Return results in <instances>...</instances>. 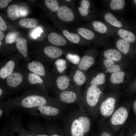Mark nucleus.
<instances>
[{
    "label": "nucleus",
    "mask_w": 136,
    "mask_h": 136,
    "mask_svg": "<svg viewBox=\"0 0 136 136\" xmlns=\"http://www.w3.org/2000/svg\"><path fill=\"white\" fill-rule=\"evenodd\" d=\"M78 34L84 39L91 40L93 39L95 37L94 33L90 30L84 27H80L77 30Z\"/></svg>",
    "instance_id": "25"
},
{
    "label": "nucleus",
    "mask_w": 136,
    "mask_h": 136,
    "mask_svg": "<svg viewBox=\"0 0 136 136\" xmlns=\"http://www.w3.org/2000/svg\"><path fill=\"white\" fill-rule=\"evenodd\" d=\"M125 75V73L123 71L113 73L111 76L110 81L114 84L122 83L124 81Z\"/></svg>",
    "instance_id": "30"
},
{
    "label": "nucleus",
    "mask_w": 136,
    "mask_h": 136,
    "mask_svg": "<svg viewBox=\"0 0 136 136\" xmlns=\"http://www.w3.org/2000/svg\"><path fill=\"white\" fill-rule=\"evenodd\" d=\"M90 5L89 1L87 0H82L80 2L78 9L79 13L82 16H85L88 14Z\"/></svg>",
    "instance_id": "31"
},
{
    "label": "nucleus",
    "mask_w": 136,
    "mask_h": 136,
    "mask_svg": "<svg viewBox=\"0 0 136 136\" xmlns=\"http://www.w3.org/2000/svg\"><path fill=\"white\" fill-rule=\"evenodd\" d=\"M56 98L63 104H78L82 102V93L80 87L73 84L68 89L57 93Z\"/></svg>",
    "instance_id": "3"
},
{
    "label": "nucleus",
    "mask_w": 136,
    "mask_h": 136,
    "mask_svg": "<svg viewBox=\"0 0 136 136\" xmlns=\"http://www.w3.org/2000/svg\"><path fill=\"white\" fill-rule=\"evenodd\" d=\"M102 93L98 86H86L82 95V102L84 106L93 107L97 104Z\"/></svg>",
    "instance_id": "7"
},
{
    "label": "nucleus",
    "mask_w": 136,
    "mask_h": 136,
    "mask_svg": "<svg viewBox=\"0 0 136 136\" xmlns=\"http://www.w3.org/2000/svg\"><path fill=\"white\" fill-rule=\"evenodd\" d=\"M48 41L53 45L58 47L66 46L67 42L65 39L62 36L55 32H52L48 37Z\"/></svg>",
    "instance_id": "16"
},
{
    "label": "nucleus",
    "mask_w": 136,
    "mask_h": 136,
    "mask_svg": "<svg viewBox=\"0 0 136 136\" xmlns=\"http://www.w3.org/2000/svg\"><path fill=\"white\" fill-rule=\"evenodd\" d=\"M42 32V31L41 28L38 27L31 34L33 38L36 39L40 36L41 33Z\"/></svg>",
    "instance_id": "39"
},
{
    "label": "nucleus",
    "mask_w": 136,
    "mask_h": 136,
    "mask_svg": "<svg viewBox=\"0 0 136 136\" xmlns=\"http://www.w3.org/2000/svg\"><path fill=\"white\" fill-rule=\"evenodd\" d=\"M105 20L112 25L118 27H121L122 26L121 23L111 13L108 12L104 16Z\"/></svg>",
    "instance_id": "28"
},
{
    "label": "nucleus",
    "mask_w": 136,
    "mask_h": 136,
    "mask_svg": "<svg viewBox=\"0 0 136 136\" xmlns=\"http://www.w3.org/2000/svg\"><path fill=\"white\" fill-rule=\"evenodd\" d=\"M1 44H2V43H1V41H0V46H1Z\"/></svg>",
    "instance_id": "47"
},
{
    "label": "nucleus",
    "mask_w": 136,
    "mask_h": 136,
    "mask_svg": "<svg viewBox=\"0 0 136 136\" xmlns=\"http://www.w3.org/2000/svg\"><path fill=\"white\" fill-rule=\"evenodd\" d=\"M108 72L110 73H114L120 71V67L118 65L114 64L111 60L106 59L103 62Z\"/></svg>",
    "instance_id": "24"
},
{
    "label": "nucleus",
    "mask_w": 136,
    "mask_h": 136,
    "mask_svg": "<svg viewBox=\"0 0 136 136\" xmlns=\"http://www.w3.org/2000/svg\"><path fill=\"white\" fill-rule=\"evenodd\" d=\"M66 59L74 65H77L79 63L81 58L78 55L71 53H65Z\"/></svg>",
    "instance_id": "32"
},
{
    "label": "nucleus",
    "mask_w": 136,
    "mask_h": 136,
    "mask_svg": "<svg viewBox=\"0 0 136 136\" xmlns=\"http://www.w3.org/2000/svg\"><path fill=\"white\" fill-rule=\"evenodd\" d=\"M19 61L13 59H10L1 67L0 78L1 80H4L11 74L17 68Z\"/></svg>",
    "instance_id": "12"
},
{
    "label": "nucleus",
    "mask_w": 136,
    "mask_h": 136,
    "mask_svg": "<svg viewBox=\"0 0 136 136\" xmlns=\"http://www.w3.org/2000/svg\"><path fill=\"white\" fill-rule=\"evenodd\" d=\"M45 4L47 7L53 12L57 11L59 7L56 0H46Z\"/></svg>",
    "instance_id": "35"
},
{
    "label": "nucleus",
    "mask_w": 136,
    "mask_h": 136,
    "mask_svg": "<svg viewBox=\"0 0 136 136\" xmlns=\"http://www.w3.org/2000/svg\"><path fill=\"white\" fill-rule=\"evenodd\" d=\"M4 111L3 110V109L1 108H0V118H1L2 117L3 113L4 112Z\"/></svg>",
    "instance_id": "43"
},
{
    "label": "nucleus",
    "mask_w": 136,
    "mask_h": 136,
    "mask_svg": "<svg viewBox=\"0 0 136 136\" xmlns=\"http://www.w3.org/2000/svg\"><path fill=\"white\" fill-rule=\"evenodd\" d=\"M5 37L4 33L1 30H0V40H2Z\"/></svg>",
    "instance_id": "42"
},
{
    "label": "nucleus",
    "mask_w": 136,
    "mask_h": 136,
    "mask_svg": "<svg viewBox=\"0 0 136 136\" xmlns=\"http://www.w3.org/2000/svg\"><path fill=\"white\" fill-rule=\"evenodd\" d=\"M128 116L127 110L125 108H118L113 114L111 119L112 124L114 125L123 124L127 119Z\"/></svg>",
    "instance_id": "13"
},
{
    "label": "nucleus",
    "mask_w": 136,
    "mask_h": 136,
    "mask_svg": "<svg viewBox=\"0 0 136 136\" xmlns=\"http://www.w3.org/2000/svg\"><path fill=\"white\" fill-rule=\"evenodd\" d=\"M19 23L22 27L27 28H31L36 27L38 21L34 18H27L21 19Z\"/></svg>",
    "instance_id": "26"
},
{
    "label": "nucleus",
    "mask_w": 136,
    "mask_h": 136,
    "mask_svg": "<svg viewBox=\"0 0 136 136\" xmlns=\"http://www.w3.org/2000/svg\"><path fill=\"white\" fill-rule=\"evenodd\" d=\"M44 62L38 60L30 61L26 62V69L41 77L45 81L49 89L50 88L52 73Z\"/></svg>",
    "instance_id": "4"
},
{
    "label": "nucleus",
    "mask_w": 136,
    "mask_h": 136,
    "mask_svg": "<svg viewBox=\"0 0 136 136\" xmlns=\"http://www.w3.org/2000/svg\"><path fill=\"white\" fill-rule=\"evenodd\" d=\"M6 109L13 108L32 109L45 105H49L64 109L65 105L59 102L56 98L49 97L34 89H27L21 95L10 99L5 103Z\"/></svg>",
    "instance_id": "1"
},
{
    "label": "nucleus",
    "mask_w": 136,
    "mask_h": 136,
    "mask_svg": "<svg viewBox=\"0 0 136 136\" xmlns=\"http://www.w3.org/2000/svg\"><path fill=\"white\" fill-rule=\"evenodd\" d=\"M11 1V0H0V8H3L6 7L8 3Z\"/></svg>",
    "instance_id": "41"
},
{
    "label": "nucleus",
    "mask_w": 136,
    "mask_h": 136,
    "mask_svg": "<svg viewBox=\"0 0 136 136\" xmlns=\"http://www.w3.org/2000/svg\"><path fill=\"white\" fill-rule=\"evenodd\" d=\"M17 68L2 82L8 90L17 89L26 85L24 70Z\"/></svg>",
    "instance_id": "5"
},
{
    "label": "nucleus",
    "mask_w": 136,
    "mask_h": 136,
    "mask_svg": "<svg viewBox=\"0 0 136 136\" xmlns=\"http://www.w3.org/2000/svg\"><path fill=\"white\" fill-rule=\"evenodd\" d=\"M19 12L20 16L22 17L26 16L28 14L27 10L23 7H19Z\"/></svg>",
    "instance_id": "38"
},
{
    "label": "nucleus",
    "mask_w": 136,
    "mask_h": 136,
    "mask_svg": "<svg viewBox=\"0 0 136 136\" xmlns=\"http://www.w3.org/2000/svg\"><path fill=\"white\" fill-rule=\"evenodd\" d=\"M84 111L79 107L77 111L67 118L65 125L70 127L72 136H84L86 126Z\"/></svg>",
    "instance_id": "2"
},
{
    "label": "nucleus",
    "mask_w": 136,
    "mask_h": 136,
    "mask_svg": "<svg viewBox=\"0 0 136 136\" xmlns=\"http://www.w3.org/2000/svg\"><path fill=\"white\" fill-rule=\"evenodd\" d=\"M105 82V76L102 73L98 74L95 76L93 77L89 82L91 86H98L104 84Z\"/></svg>",
    "instance_id": "29"
},
{
    "label": "nucleus",
    "mask_w": 136,
    "mask_h": 136,
    "mask_svg": "<svg viewBox=\"0 0 136 136\" xmlns=\"http://www.w3.org/2000/svg\"><path fill=\"white\" fill-rule=\"evenodd\" d=\"M94 61L92 56L84 55L81 58L79 64L75 66L78 69L86 72L95 63Z\"/></svg>",
    "instance_id": "17"
},
{
    "label": "nucleus",
    "mask_w": 136,
    "mask_h": 136,
    "mask_svg": "<svg viewBox=\"0 0 136 136\" xmlns=\"http://www.w3.org/2000/svg\"><path fill=\"white\" fill-rule=\"evenodd\" d=\"M104 57L107 59L115 62L121 60L122 55L121 53L117 50L110 49L106 50L104 53Z\"/></svg>",
    "instance_id": "20"
},
{
    "label": "nucleus",
    "mask_w": 136,
    "mask_h": 136,
    "mask_svg": "<svg viewBox=\"0 0 136 136\" xmlns=\"http://www.w3.org/2000/svg\"><path fill=\"white\" fill-rule=\"evenodd\" d=\"M70 74H52L50 89H52L56 94L65 90L73 84Z\"/></svg>",
    "instance_id": "6"
},
{
    "label": "nucleus",
    "mask_w": 136,
    "mask_h": 136,
    "mask_svg": "<svg viewBox=\"0 0 136 136\" xmlns=\"http://www.w3.org/2000/svg\"><path fill=\"white\" fill-rule=\"evenodd\" d=\"M125 5V1L124 0H112L110 4L111 9L114 11L117 9L120 10L122 9Z\"/></svg>",
    "instance_id": "34"
},
{
    "label": "nucleus",
    "mask_w": 136,
    "mask_h": 136,
    "mask_svg": "<svg viewBox=\"0 0 136 136\" xmlns=\"http://www.w3.org/2000/svg\"><path fill=\"white\" fill-rule=\"evenodd\" d=\"M26 85L34 87L37 90L48 95V90L46 82L40 76L28 71L24 70Z\"/></svg>",
    "instance_id": "8"
},
{
    "label": "nucleus",
    "mask_w": 136,
    "mask_h": 136,
    "mask_svg": "<svg viewBox=\"0 0 136 136\" xmlns=\"http://www.w3.org/2000/svg\"><path fill=\"white\" fill-rule=\"evenodd\" d=\"M62 109L55 106L45 105L30 110L32 111V113L35 115H41L45 117L52 118L60 115Z\"/></svg>",
    "instance_id": "9"
},
{
    "label": "nucleus",
    "mask_w": 136,
    "mask_h": 136,
    "mask_svg": "<svg viewBox=\"0 0 136 136\" xmlns=\"http://www.w3.org/2000/svg\"><path fill=\"white\" fill-rule=\"evenodd\" d=\"M134 136H136V133L134 134Z\"/></svg>",
    "instance_id": "49"
},
{
    "label": "nucleus",
    "mask_w": 136,
    "mask_h": 136,
    "mask_svg": "<svg viewBox=\"0 0 136 136\" xmlns=\"http://www.w3.org/2000/svg\"><path fill=\"white\" fill-rule=\"evenodd\" d=\"M51 136H59L56 134H53L51 135Z\"/></svg>",
    "instance_id": "45"
},
{
    "label": "nucleus",
    "mask_w": 136,
    "mask_h": 136,
    "mask_svg": "<svg viewBox=\"0 0 136 136\" xmlns=\"http://www.w3.org/2000/svg\"><path fill=\"white\" fill-rule=\"evenodd\" d=\"M119 36L123 40L129 43L134 42L135 40V35L132 32L123 29H120L118 31Z\"/></svg>",
    "instance_id": "22"
},
{
    "label": "nucleus",
    "mask_w": 136,
    "mask_h": 136,
    "mask_svg": "<svg viewBox=\"0 0 136 136\" xmlns=\"http://www.w3.org/2000/svg\"><path fill=\"white\" fill-rule=\"evenodd\" d=\"M37 136H48V135L45 134H38Z\"/></svg>",
    "instance_id": "44"
},
{
    "label": "nucleus",
    "mask_w": 136,
    "mask_h": 136,
    "mask_svg": "<svg viewBox=\"0 0 136 136\" xmlns=\"http://www.w3.org/2000/svg\"><path fill=\"white\" fill-rule=\"evenodd\" d=\"M67 62L65 59L60 58L55 61L53 62L54 73L59 74H66Z\"/></svg>",
    "instance_id": "19"
},
{
    "label": "nucleus",
    "mask_w": 136,
    "mask_h": 136,
    "mask_svg": "<svg viewBox=\"0 0 136 136\" xmlns=\"http://www.w3.org/2000/svg\"><path fill=\"white\" fill-rule=\"evenodd\" d=\"M27 136H32V135H28Z\"/></svg>",
    "instance_id": "50"
},
{
    "label": "nucleus",
    "mask_w": 136,
    "mask_h": 136,
    "mask_svg": "<svg viewBox=\"0 0 136 136\" xmlns=\"http://www.w3.org/2000/svg\"><path fill=\"white\" fill-rule=\"evenodd\" d=\"M134 2L135 3V4L136 5V0H134Z\"/></svg>",
    "instance_id": "46"
},
{
    "label": "nucleus",
    "mask_w": 136,
    "mask_h": 136,
    "mask_svg": "<svg viewBox=\"0 0 136 136\" xmlns=\"http://www.w3.org/2000/svg\"><path fill=\"white\" fill-rule=\"evenodd\" d=\"M57 15L61 20L66 22H70L74 19V14L71 9L67 6L62 5L59 8Z\"/></svg>",
    "instance_id": "15"
},
{
    "label": "nucleus",
    "mask_w": 136,
    "mask_h": 136,
    "mask_svg": "<svg viewBox=\"0 0 136 136\" xmlns=\"http://www.w3.org/2000/svg\"><path fill=\"white\" fill-rule=\"evenodd\" d=\"M116 46L120 51L125 54L128 53L130 48L129 43L121 39H119L117 41Z\"/></svg>",
    "instance_id": "27"
},
{
    "label": "nucleus",
    "mask_w": 136,
    "mask_h": 136,
    "mask_svg": "<svg viewBox=\"0 0 136 136\" xmlns=\"http://www.w3.org/2000/svg\"><path fill=\"white\" fill-rule=\"evenodd\" d=\"M64 36L71 42L75 44H78L80 43L81 38L79 35L69 32L66 29L62 31Z\"/></svg>",
    "instance_id": "23"
},
{
    "label": "nucleus",
    "mask_w": 136,
    "mask_h": 136,
    "mask_svg": "<svg viewBox=\"0 0 136 136\" xmlns=\"http://www.w3.org/2000/svg\"><path fill=\"white\" fill-rule=\"evenodd\" d=\"M7 28V26L6 23L3 19L0 16V29L3 31L5 30Z\"/></svg>",
    "instance_id": "40"
},
{
    "label": "nucleus",
    "mask_w": 136,
    "mask_h": 136,
    "mask_svg": "<svg viewBox=\"0 0 136 136\" xmlns=\"http://www.w3.org/2000/svg\"><path fill=\"white\" fill-rule=\"evenodd\" d=\"M18 36V34L16 32L12 31L8 33L6 37L5 43L11 44L16 42Z\"/></svg>",
    "instance_id": "36"
},
{
    "label": "nucleus",
    "mask_w": 136,
    "mask_h": 136,
    "mask_svg": "<svg viewBox=\"0 0 136 136\" xmlns=\"http://www.w3.org/2000/svg\"><path fill=\"white\" fill-rule=\"evenodd\" d=\"M19 11V7L17 5L13 4L9 6L7 10L8 18L12 20L18 19L20 17Z\"/></svg>",
    "instance_id": "21"
},
{
    "label": "nucleus",
    "mask_w": 136,
    "mask_h": 136,
    "mask_svg": "<svg viewBox=\"0 0 136 136\" xmlns=\"http://www.w3.org/2000/svg\"><path fill=\"white\" fill-rule=\"evenodd\" d=\"M16 44L17 50L23 57L25 58L26 62L29 61L30 60L27 57V45L25 39L22 38H18L16 41Z\"/></svg>",
    "instance_id": "18"
},
{
    "label": "nucleus",
    "mask_w": 136,
    "mask_h": 136,
    "mask_svg": "<svg viewBox=\"0 0 136 136\" xmlns=\"http://www.w3.org/2000/svg\"><path fill=\"white\" fill-rule=\"evenodd\" d=\"M115 100L113 98L110 97L103 101L100 107V113L105 116L111 115L113 113L115 107Z\"/></svg>",
    "instance_id": "14"
},
{
    "label": "nucleus",
    "mask_w": 136,
    "mask_h": 136,
    "mask_svg": "<svg viewBox=\"0 0 136 136\" xmlns=\"http://www.w3.org/2000/svg\"><path fill=\"white\" fill-rule=\"evenodd\" d=\"M92 25L94 30L99 33H104L107 31L108 28L107 26L100 21H94L92 22Z\"/></svg>",
    "instance_id": "33"
},
{
    "label": "nucleus",
    "mask_w": 136,
    "mask_h": 136,
    "mask_svg": "<svg viewBox=\"0 0 136 136\" xmlns=\"http://www.w3.org/2000/svg\"><path fill=\"white\" fill-rule=\"evenodd\" d=\"M85 72L78 68L75 65L73 67L70 75L74 84L81 87L85 83L87 80Z\"/></svg>",
    "instance_id": "11"
},
{
    "label": "nucleus",
    "mask_w": 136,
    "mask_h": 136,
    "mask_svg": "<svg viewBox=\"0 0 136 136\" xmlns=\"http://www.w3.org/2000/svg\"><path fill=\"white\" fill-rule=\"evenodd\" d=\"M66 1H67V2H70L71 0H66Z\"/></svg>",
    "instance_id": "48"
},
{
    "label": "nucleus",
    "mask_w": 136,
    "mask_h": 136,
    "mask_svg": "<svg viewBox=\"0 0 136 136\" xmlns=\"http://www.w3.org/2000/svg\"><path fill=\"white\" fill-rule=\"evenodd\" d=\"M43 53L45 58V61L49 62H53L65 53L60 48L52 46H47L43 49Z\"/></svg>",
    "instance_id": "10"
},
{
    "label": "nucleus",
    "mask_w": 136,
    "mask_h": 136,
    "mask_svg": "<svg viewBox=\"0 0 136 136\" xmlns=\"http://www.w3.org/2000/svg\"><path fill=\"white\" fill-rule=\"evenodd\" d=\"M8 89L4 85L2 82L0 83V98L2 99L5 97L7 94Z\"/></svg>",
    "instance_id": "37"
}]
</instances>
